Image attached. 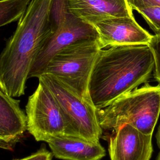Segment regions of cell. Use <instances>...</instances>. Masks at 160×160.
Returning <instances> with one entry per match:
<instances>
[{
	"label": "cell",
	"instance_id": "obj_2",
	"mask_svg": "<svg viewBox=\"0 0 160 160\" xmlns=\"http://www.w3.org/2000/svg\"><path fill=\"white\" fill-rule=\"evenodd\" d=\"M154 69L152 52L148 45L116 46L101 49L88 84L91 101L102 109L119 97L146 82Z\"/></svg>",
	"mask_w": 160,
	"mask_h": 160
},
{
	"label": "cell",
	"instance_id": "obj_4",
	"mask_svg": "<svg viewBox=\"0 0 160 160\" xmlns=\"http://www.w3.org/2000/svg\"><path fill=\"white\" fill-rule=\"evenodd\" d=\"M101 49L98 39L76 41L58 52L49 62L43 73L57 78L82 99L92 103L88 84Z\"/></svg>",
	"mask_w": 160,
	"mask_h": 160
},
{
	"label": "cell",
	"instance_id": "obj_11",
	"mask_svg": "<svg viewBox=\"0 0 160 160\" xmlns=\"http://www.w3.org/2000/svg\"><path fill=\"white\" fill-rule=\"evenodd\" d=\"M46 142L52 155L63 160H101L106 155L99 141H90L79 137L52 138Z\"/></svg>",
	"mask_w": 160,
	"mask_h": 160
},
{
	"label": "cell",
	"instance_id": "obj_7",
	"mask_svg": "<svg viewBox=\"0 0 160 160\" xmlns=\"http://www.w3.org/2000/svg\"><path fill=\"white\" fill-rule=\"evenodd\" d=\"M38 79L49 89L78 134L90 141H99L102 129L93 104L82 99L71 88L52 75L43 73Z\"/></svg>",
	"mask_w": 160,
	"mask_h": 160
},
{
	"label": "cell",
	"instance_id": "obj_10",
	"mask_svg": "<svg viewBox=\"0 0 160 160\" xmlns=\"http://www.w3.org/2000/svg\"><path fill=\"white\" fill-rule=\"evenodd\" d=\"M73 14L94 26L112 18L134 17L126 0H67Z\"/></svg>",
	"mask_w": 160,
	"mask_h": 160
},
{
	"label": "cell",
	"instance_id": "obj_15",
	"mask_svg": "<svg viewBox=\"0 0 160 160\" xmlns=\"http://www.w3.org/2000/svg\"><path fill=\"white\" fill-rule=\"evenodd\" d=\"M148 46L154 59V78L160 83V36H152Z\"/></svg>",
	"mask_w": 160,
	"mask_h": 160
},
{
	"label": "cell",
	"instance_id": "obj_12",
	"mask_svg": "<svg viewBox=\"0 0 160 160\" xmlns=\"http://www.w3.org/2000/svg\"><path fill=\"white\" fill-rule=\"evenodd\" d=\"M26 130V116L20 108L19 101L0 88V139L15 145Z\"/></svg>",
	"mask_w": 160,
	"mask_h": 160
},
{
	"label": "cell",
	"instance_id": "obj_9",
	"mask_svg": "<svg viewBox=\"0 0 160 160\" xmlns=\"http://www.w3.org/2000/svg\"><path fill=\"white\" fill-rule=\"evenodd\" d=\"M108 150L111 160H150L152 135L124 125L112 132Z\"/></svg>",
	"mask_w": 160,
	"mask_h": 160
},
{
	"label": "cell",
	"instance_id": "obj_14",
	"mask_svg": "<svg viewBox=\"0 0 160 160\" xmlns=\"http://www.w3.org/2000/svg\"><path fill=\"white\" fill-rule=\"evenodd\" d=\"M138 12L144 18L155 35L160 36V7L142 9Z\"/></svg>",
	"mask_w": 160,
	"mask_h": 160
},
{
	"label": "cell",
	"instance_id": "obj_3",
	"mask_svg": "<svg viewBox=\"0 0 160 160\" xmlns=\"http://www.w3.org/2000/svg\"><path fill=\"white\" fill-rule=\"evenodd\" d=\"M96 112L102 130L113 132L130 125L144 134L152 135L160 114V84L147 83Z\"/></svg>",
	"mask_w": 160,
	"mask_h": 160
},
{
	"label": "cell",
	"instance_id": "obj_17",
	"mask_svg": "<svg viewBox=\"0 0 160 160\" xmlns=\"http://www.w3.org/2000/svg\"><path fill=\"white\" fill-rule=\"evenodd\" d=\"M52 152L48 151L45 148H42L27 157L14 160H52Z\"/></svg>",
	"mask_w": 160,
	"mask_h": 160
},
{
	"label": "cell",
	"instance_id": "obj_19",
	"mask_svg": "<svg viewBox=\"0 0 160 160\" xmlns=\"http://www.w3.org/2000/svg\"><path fill=\"white\" fill-rule=\"evenodd\" d=\"M156 142L158 146V147L160 148V125L158 127V131L156 134Z\"/></svg>",
	"mask_w": 160,
	"mask_h": 160
},
{
	"label": "cell",
	"instance_id": "obj_16",
	"mask_svg": "<svg viewBox=\"0 0 160 160\" xmlns=\"http://www.w3.org/2000/svg\"><path fill=\"white\" fill-rule=\"evenodd\" d=\"M128 4L132 9L138 11L139 9L152 8L160 7V0H126Z\"/></svg>",
	"mask_w": 160,
	"mask_h": 160
},
{
	"label": "cell",
	"instance_id": "obj_8",
	"mask_svg": "<svg viewBox=\"0 0 160 160\" xmlns=\"http://www.w3.org/2000/svg\"><path fill=\"white\" fill-rule=\"evenodd\" d=\"M101 49L109 46L149 44L152 35L140 26L134 17L112 18L94 26Z\"/></svg>",
	"mask_w": 160,
	"mask_h": 160
},
{
	"label": "cell",
	"instance_id": "obj_5",
	"mask_svg": "<svg viewBox=\"0 0 160 160\" xmlns=\"http://www.w3.org/2000/svg\"><path fill=\"white\" fill-rule=\"evenodd\" d=\"M51 21L52 34L39 53L29 78H38L52 57L65 47L81 40H99L96 28L71 12L67 0L53 1Z\"/></svg>",
	"mask_w": 160,
	"mask_h": 160
},
{
	"label": "cell",
	"instance_id": "obj_1",
	"mask_svg": "<svg viewBox=\"0 0 160 160\" xmlns=\"http://www.w3.org/2000/svg\"><path fill=\"white\" fill-rule=\"evenodd\" d=\"M54 0H31L0 53V88L12 98L24 94L32 66L52 34Z\"/></svg>",
	"mask_w": 160,
	"mask_h": 160
},
{
	"label": "cell",
	"instance_id": "obj_18",
	"mask_svg": "<svg viewBox=\"0 0 160 160\" xmlns=\"http://www.w3.org/2000/svg\"><path fill=\"white\" fill-rule=\"evenodd\" d=\"M14 146V145L0 139V148L7 150H12Z\"/></svg>",
	"mask_w": 160,
	"mask_h": 160
},
{
	"label": "cell",
	"instance_id": "obj_20",
	"mask_svg": "<svg viewBox=\"0 0 160 160\" xmlns=\"http://www.w3.org/2000/svg\"><path fill=\"white\" fill-rule=\"evenodd\" d=\"M156 160H160V151H159V154H158V157H157Z\"/></svg>",
	"mask_w": 160,
	"mask_h": 160
},
{
	"label": "cell",
	"instance_id": "obj_13",
	"mask_svg": "<svg viewBox=\"0 0 160 160\" xmlns=\"http://www.w3.org/2000/svg\"><path fill=\"white\" fill-rule=\"evenodd\" d=\"M31 0H0V27L19 21Z\"/></svg>",
	"mask_w": 160,
	"mask_h": 160
},
{
	"label": "cell",
	"instance_id": "obj_6",
	"mask_svg": "<svg viewBox=\"0 0 160 160\" xmlns=\"http://www.w3.org/2000/svg\"><path fill=\"white\" fill-rule=\"evenodd\" d=\"M27 130L37 141L79 137L49 89L41 81L26 106Z\"/></svg>",
	"mask_w": 160,
	"mask_h": 160
}]
</instances>
